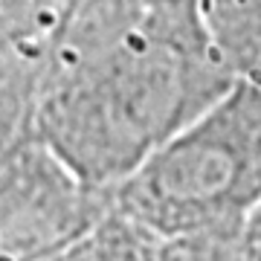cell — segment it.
I'll list each match as a JSON object with an SVG mask.
<instances>
[{
	"label": "cell",
	"instance_id": "obj_1",
	"mask_svg": "<svg viewBox=\"0 0 261 261\" xmlns=\"http://www.w3.org/2000/svg\"><path fill=\"white\" fill-rule=\"evenodd\" d=\"M235 82L200 0H148L111 53L41 93L32 130L87 183L116 189Z\"/></svg>",
	"mask_w": 261,
	"mask_h": 261
},
{
	"label": "cell",
	"instance_id": "obj_2",
	"mask_svg": "<svg viewBox=\"0 0 261 261\" xmlns=\"http://www.w3.org/2000/svg\"><path fill=\"white\" fill-rule=\"evenodd\" d=\"M261 200V87L235 82L113 189V206L154 238L238 221Z\"/></svg>",
	"mask_w": 261,
	"mask_h": 261
},
{
	"label": "cell",
	"instance_id": "obj_3",
	"mask_svg": "<svg viewBox=\"0 0 261 261\" xmlns=\"http://www.w3.org/2000/svg\"><path fill=\"white\" fill-rule=\"evenodd\" d=\"M113 209L53 145L29 130L0 151V261H53Z\"/></svg>",
	"mask_w": 261,
	"mask_h": 261
},
{
	"label": "cell",
	"instance_id": "obj_4",
	"mask_svg": "<svg viewBox=\"0 0 261 261\" xmlns=\"http://www.w3.org/2000/svg\"><path fill=\"white\" fill-rule=\"evenodd\" d=\"M200 12L226 70L261 87V0H200Z\"/></svg>",
	"mask_w": 261,
	"mask_h": 261
},
{
	"label": "cell",
	"instance_id": "obj_5",
	"mask_svg": "<svg viewBox=\"0 0 261 261\" xmlns=\"http://www.w3.org/2000/svg\"><path fill=\"white\" fill-rule=\"evenodd\" d=\"M44 61L12 35L0 18V151L32 130Z\"/></svg>",
	"mask_w": 261,
	"mask_h": 261
},
{
	"label": "cell",
	"instance_id": "obj_6",
	"mask_svg": "<svg viewBox=\"0 0 261 261\" xmlns=\"http://www.w3.org/2000/svg\"><path fill=\"white\" fill-rule=\"evenodd\" d=\"M160 261H261V200L238 221L160 238Z\"/></svg>",
	"mask_w": 261,
	"mask_h": 261
},
{
	"label": "cell",
	"instance_id": "obj_7",
	"mask_svg": "<svg viewBox=\"0 0 261 261\" xmlns=\"http://www.w3.org/2000/svg\"><path fill=\"white\" fill-rule=\"evenodd\" d=\"M151 261H160V247H157V258H151Z\"/></svg>",
	"mask_w": 261,
	"mask_h": 261
}]
</instances>
